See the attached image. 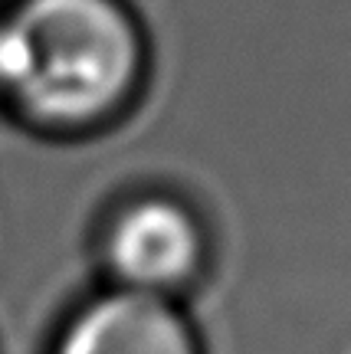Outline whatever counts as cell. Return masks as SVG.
Instances as JSON below:
<instances>
[{
    "mask_svg": "<svg viewBox=\"0 0 351 354\" xmlns=\"http://www.w3.org/2000/svg\"><path fill=\"white\" fill-rule=\"evenodd\" d=\"M3 20V99L39 128L82 131L125 109L145 43L122 0H20Z\"/></svg>",
    "mask_w": 351,
    "mask_h": 354,
    "instance_id": "1",
    "label": "cell"
},
{
    "mask_svg": "<svg viewBox=\"0 0 351 354\" xmlns=\"http://www.w3.org/2000/svg\"><path fill=\"white\" fill-rule=\"evenodd\" d=\"M102 259L109 289L177 302L204 272L207 240L197 216L174 197H141L115 214L105 230Z\"/></svg>",
    "mask_w": 351,
    "mask_h": 354,
    "instance_id": "2",
    "label": "cell"
},
{
    "mask_svg": "<svg viewBox=\"0 0 351 354\" xmlns=\"http://www.w3.org/2000/svg\"><path fill=\"white\" fill-rule=\"evenodd\" d=\"M46 354H207V348L177 302L105 289L63 318Z\"/></svg>",
    "mask_w": 351,
    "mask_h": 354,
    "instance_id": "3",
    "label": "cell"
},
{
    "mask_svg": "<svg viewBox=\"0 0 351 354\" xmlns=\"http://www.w3.org/2000/svg\"><path fill=\"white\" fill-rule=\"evenodd\" d=\"M7 92V33H3V20H0V99Z\"/></svg>",
    "mask_w": 351,
    "mask_h": 354,
    "instance_id": "4",
    "label": "cell"
}]
</instances>
